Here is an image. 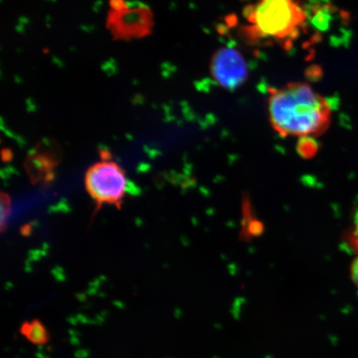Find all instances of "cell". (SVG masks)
Returning a JSON list of instances; mask_svg holds the SVG:
<instances>
[{
	"mask_svg": "<svg viewBox=\"0 0 358 358\" xmlns=\"http://www.w3.org/2000/svg\"><path fill=\"white\" fill-rule=\"evenodd\" d=\"M35 356L37 358H50V357H48L47 356H45L42 352H39V351L36 352Z\"/></svg>",
	"mask_w": 358,
	"mask_h": 358,
	"instance_id": "7c38bea8",
	"label": "cell"
},
{
	"mask_svg": "<svg viewBox=\"0 0 358 358\" xmlns=\"http://www.w3.org/2000/svg\"><path fill=\"white\" fill-rule=\"evenodd\" d=\"M90 351L88 349H79L74 353L75 358H88Z\"/></svg>",
	"mask_w": 358,
	"mask_h": 358,
	"instance_id": "ba28073f",
	"label": "cell"
},
{
	"mask_svg": "<svg viewBox=\"0 0 358 358\" xmlns=\"http://www.w3.org/2000/svg\"><path fill=\"white\" fill-rule=\"evenodd\" d=\"M268 112L273 128L281 136L299 137L324 132L332 113L324 98L303 83L272 90Z\"/></svg>",
	"mask_w": 358,
	"mask_h": 358,
	"instance_id": "6da1fadb",
	"label": "cell"
},
{
	"mask_svg": "<svg viewBox=\"0 0 358 358\" xmlns=\"http://www.w3.org/2000/svg\"><path fill=\"white\" fill-rule=\"evenodd\" d=\"M356 226H357V244H358V213L357 214L356 217Z\"/></svg>",
	"mask_w": 358,
	"mask_h": 358,
	"instance_id": "4fadbf2b",
	"label": "cell"
},
{
	"mask_svg": "<svg viewBox=\"0 0 358 358\" xmlns=\"http://www.w3.org/2000/svg\"><path fill=\"white\" fill-rule=\"evenodd\" d=\"M352 279L358 289V257L352 265Z\"/></svg>",
	"mask_w": 358,
	"mask_h": 358,
	"instance_id": "52a82bcc",
	"label": "cell"
},
{
	"mask_svg": "<svg viewBox=\"0 0 358 358\" xmlns=\"http://www.w3.org/2000/svg\"><path fill=\"white\" fill-rule=\"evenodd\" d=\"M306 20V13L294 0H261L249 21L262 37L283 39L292 35Z\"/></svg>",
	"mask_w": 358,
	"mask_h": 358,
	"instance_id": "7a4b0ae2",
	"label": "cell"
},
{
	"mask_svg": "<svg viewBox=\"0 0 358 358\" xmlns=\"http://www.w3.org/2000/svg\"><path fill=\"white\" fill-rule=\"evenodd\" d=\"M69 333L70 334V337H78V336L80 335L78 331L73 329H69Z\"/></svg>",
	"mask_w": 358,
	"mask_h": 358,
	"instance_id": "8fae6325",
	"label": "cell"
},
{
	"mask_svg": "<svg viewBox=\"0 0 358 358\" xmlns=\"http://www.w3.org/2000/svg\"><path fill=\"white\" fill-rule=\"evenodd\" d=\"M20 334L34 345L43 346L49 341L46 328L38 320H34L31 322L24 321L21 324Z\"/></svg>",
	"mask_w": 358,
	"mask_h": 358,
	"instance_id": "5b68a950",
	"label": "cell"
},
{
	"mask_svg": "<svg viewBox=\"0 0 358 358\" xmlns=\"http://www.w3.org/2000/svg\"><path fill=\"white\" fill-rule=\"evenodd\" d=\"M70 343L73 346L78 347L80 345V340L78 337H70Z\"/></svg>",
	"mask_w": 358,
	"mask_h": 358,
	"instance_id": "9c48e42d",
	"label": "cell"
},
{
	"mask_svg": "<svg viewBox=\"0 0 358 358\" xmlns=\"http://www.w3.org/2000/svg\"><path fill=\"white\" fill-rule=\"evenodd\" d=\"M67 321L69 322V323L71 324V325H73V326H76L78 324V319L77 317H67Z\"/></svg>",
	"mask_w": 358,
	"mask_h": 358,
	"instance_id": "30bf717a",
	"label": "cell"
},
{
	"mask_svg": "<svg viewBox=\"0 0 358 358\" xmlns=\"http://www.w3.org/2000/svg\"><path fill=\"white\" fill-rule=\"evenodd\" d=\"M210 69L219 86L228 90L238 88L248 77L245 58L232 48L218 49L213 56Z\"/></svg>",
	"mask_w": 358,
	"mask_h": 358,
	"instance_id": "277c9868",
	"label": "cell"
},
{
	"mask_svg": "<svg viewBox=\"0 0 358 358\" xmlns=\"http://www.w3.org/2000/svg\"><path fill=\"white\" fill-rule=\"evenodd\" d=\"M85 185L98 207L106 204L120 208L127 195V178L118 164L105 159L88 169Z\"/></svg>",
	"mask_w": 358,
	"mask_h": 358,
	"instance_id": "3957f363",
	"label": "cell"
},
{
	"mask_svg": "<svg viewBox=\"0 0 358 358\" xmlns=\"http://www.w3.org/2000/svg\"><path fill=\"white\" fill-rule=\"evenodd\" d=\"M10 200L8 198L6 194H2L1 199V226L3 230L4 226H6V221L8 217V213H10Z\"/></svg>",
	"mask_w": 358,
	"mask_h": 358,
	"instance_id": "8992f818",
	"label": "cell"
}]
</instances>
